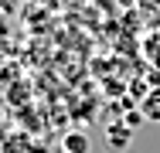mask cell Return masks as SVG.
<instances>
[{"instance_id": "6da1fadb", "label": "cell", "mask_w": 160, "mask_h": 153, "mask_svg": "<svg viewBox=\"0 0 160 153\" xmlns=\"http://www.w3.org/2000/svg\"><path fill=\"white\" fill-rule=\"evenodd\" d=\"M106 143H109L106 150L123 153L129 143H133V133H129V126H109V129H106Z\"/></svg>"}, {"instance_id": "7a4b0ae2", "label": "cell", "mask_w": 160, "mask_h": 153, "mask_svg": "<svg viewBox=\"0 0 160 153\" xmlns=\"http://www.w3.org/2000/svg\"><path fill=\"white\" fill-rule=\"evenodd\" d=\"M62 146H65V153H89V150H92V146H89V136H85V133H68Z\"/></svg>"}, {"instance_id": "3957f363", "label": "cell", "mask_w": 160, "mask_h": 153, "mask_svg": "<svg viewBox=\"0 0 160 153\" xmlns=\"http://www.w3.org/2000/svg\"><path fill=\"white\" fill-rule=\"evenodd\" d=\"M17 7H21V0H0V17H10Z\"/></svg>"}, {"instance_id": "277c9868", "label": "cell", "mask_w": 160, "mask_h": 153, "mask_svg": "<svg viewBox=\"0 0 160 153\" xmlns=\"http://www.w3.org/2000/svg\"><path fill=\"white\" fill-rule=\"evenodd\" d=\"M143 112H147L150 119H153V116H160V95H157V99H147V106H143Z\"/></svg>"}, {"instance_id": "5b68a950", "label": "cell", "mask_w": 160, "mask_h": 153, "mask_svg": "<svg viewBox=\"0 0 160 153\" xmlns=\"http://www.w3.org/2000/svg\"><path fill=\"white\" fill-rule=\"evenodd\" d=\"M143 10H160V0H140Z\"/></svg>"}, {"instance_id": "8992f818", "label": "cell", "mask_w": 160, "mask_h": 153, "mask_svg": "<svg viewBox=\"0 0 160 153\" xmlns=\"http://www.w3.org/2000/svg\"><path fill=\"white\" fill-rule=\"evenodd\" d=\"M10 34V24H7V17H0V37H7Z\"/></svg>"}, {"instance_id": "52a82bcc", "label": "cell", "mask_w": 160, "mask_h": 153, "mask_svg": "<svg viewBox=\"0 0 160 153\" xmlns=\"http://www.w3.org/2000/svg\"><path fill=\"white\" fill-rule=\"evenodd\" d=\"M41 3H55V0H41Z\"/></svg>"}]
</instances>
